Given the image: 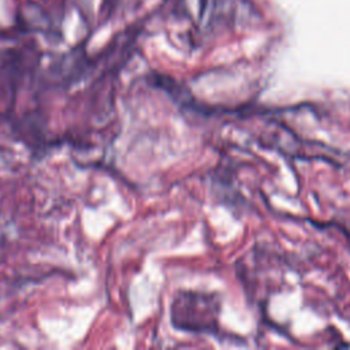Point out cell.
Instances as JSON below:
<instances>
[{"instance_id": "obj_1", "label": "cell", "mask_w": 350, "mask_h": 350, "mask_svg": "<svg viewBox=\"0 0 350 350\" xmlns=\"http://www.w3.org/2000/svg\"><path fill=\"white\" fill-rule=\"evenodd\" d=\"M219 302L212 294L182 293L171 308L172 323L180 329L212 331L217 321Z\"/></svg>"}]
</instances>
